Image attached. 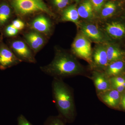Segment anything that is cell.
Here are the masks:
<instances>
[{"mask_svg":"<svg viewBox=\"0 0 125 125\" xmlns=\"http://www.w3.org/2000/svg\"><path fill=\"white\" fill-rule=\"evenodd\" d=\"M40 70L53 78L62 79L84 74V70L75 58L65 52L57 51L54 59L48 64L41 66Z\"/></svg>","mask_w":125,"mask_h":125,"instance_id":"cell-1","label":"cell"},{"mask_svg":"<svg viewBox=\"0 0 125 125\" xmlns=\"http://www.w3.org/2000/svg\"><path fill=\"white\" fill-rule=\"evenodd\" d=\"M52 90L58 115L66 123H73L77 114L72 89L62 79L55 78L52 83Z\"/></svg>","mask_w":125,"mask_h":125,"instance_id":"cell-2","label":"cell"},{"mask_svg":"<svg viewBox=\"0 0 125 125\" xmlns=\"http://www.w3.org/2000/svg\"><path fill=\"white\" fill-rule=\"evenodd\" d=\"M10 2L16 15L20 19L39 12L54 16L44 0H10Z\"/></svg>","mask_w":125,"mask_h":125,"instance_id":"cell-3","label":"cell"},{"mask_svg":"<svg viewBox=\"0 0 125 125\" xmlns=\"http://www.w3.org/2000/svg\"><path fill=\"white\" fill-rule=\"evenodd\" d=\"M7 44L22 62L36 63L35 54L24 40L13 38L7 40Z\"/></svg>","mask_w":125,"mask_h":125,"instance_id":"cell-4","label":"cell"},{"mask_svg":"<svg viewBox=\"0 0 125 125\" xmlns=\"http://www.w3.org/2000/svg\"><path fill=\"white\" fill-rule=\"evenodd\" d=\"M4 38L0 34V69L4 70L22 62L14 54L7 44L4 42Z\"/></svg>","mask_w":125,"mask_h":125,"instance_id":"cell-5","label":"cell"},{"mask_svg":"<svg viewBox=\"0 0 125 125\" xmlns=\"http://www.w3.org/2000/svg\"><path fill=\"white\" fill-rule=\"evenodd\" d=\"M72 50L76 56L92 64L91 44L87 37L79 35L72 44Z\"/></svg>","mask_w":125,"mask_h":125,"instance_id":"cell-6","label":"cell"},{"mask_svg":"<svg viewBox=\"0 0 125 125\" xmlns=\"http://www.w3.org/2000/svg\"><path fill=\"white\" fill-rule=\"evenodd\" d=\"M24 40L36 55L46 43L47 37L42 34L31 30L23 34Z\"/></svg>","mask_w":125,"mask_h":125,"instance_id":"cell-7","label":"cell"},{"mask_svg":"<svg viewBox=\"0 0 125 125\" xmlns=\"http://www.w3.org/2000/svg\"><path fill=\"white\" fill-rule=\"evenodd\" d=\"M32 30L38 32L47 37L51 33L52 28L51 21L48 17L43 15L36 16L29 23Z\"/></svg>","mask_w":125,"mask_h":125,"instance_id":"cell-8","label":"cell"},{"mask_svg":"<svg viewBox=\"0 0 125 125\" xmlns=\"http://www.w3.org/2000/svg\"><path fill=\"white\" fill-rule=\"evenodd\" d=\"M90 78L93 82L97 94L111 89L109 78L104 71L94 70Z\"/></svg>","mask_w":125,"mask_h":125,"instance_id":"cell-9","label":"cell"},{"mask_svg":"<svg viewBox=\"0 0 125 125\" xmlns=\"http://www.w3.org/2000/svg\"><path fill=\"white\" fill-rule=\"evenodd\" d=\"M121 94L115 90L111 89L97 94L100 101L109 107L118 108L120 105Z\"/></svg>","mask_w":125,"mask_h":125,"instance_id":"cell-10","label":"cell"},{"mask_svg":"<svg viewBox=\"0 0 125 125\" xmlns=\"http://www.w3.org/2000/svg\"><path fill=\"white\" fill-rule=\"evenodd\" d=\"M92 63L97 68L104 71L109 65L106 49L103 47H99L94 52L92 55Z\"/></svg>","mask_w":125,"mask_h":125,"instance_id":"cell-11","label":"cell"},{"mask_svg":"<svg viewBox=\"0 0 125 125\" xmlns=\"http://www.w3.org/2000/svg\"><path fill=\"white\" fill-rule=\"evenodd\" d=\"M13 11L10 5L6 2L0 3V34L13 20Z\"/></svg>","mask_w":125,"mask_h":125,"instance_id":"cell-12","label":"cell"},{"mask_svg":"<svg viewBox=\"0 0 125 125\" xmlns=\"http://www.w3.org/2000/svg\"><path fill=\"white\" fill-rule=\"evenodd\" d=\"M81 31L87 38L97 42L102 40L103 36L101 31L94 25L91 24H83L81 27Z\"/></svg>","mask_w":125,"mask_h":125,"instance_id":"cell-13","label":"cell"},{"mask_svg":"<svg viewBox=\"0 0 125 125\" xmlns=\"http://www.w3.org/2000/svg\"><path fill=\"white\" fill-rule=\"evenodd\" d=\"M106 30L110 36L114 38H121L125 35V26L120 23H109L106 26Z\"/></svg>","mask_w":125,"mask_h":125,"instance_id":"cell-14","label":"cell"},{"mask_svg":"<svg viewBox=\"0 0 125 125\" xmlns=\"http://www.w3.org/2000/svg\"><path fill=\"white\" fill-rule=\"evenodd\" d=\"M125 67V63L119 60L109 63L104 72L109 78L118 76L123 71Z\"/></svg>","mask_w":125,"mask_h":125,"instance_id":"cell-15","label":"cell"},{"mask_svg":"<svg viewBox=\"0 0 125 125\" xmlns=\"http://www.w3.org/2000/svg\"><path fill=\"white\" fill-rule=\"evenodd\" d=\"M79 17L76 6L71 5L66 8L62 11L61 19L63 21H70L78 24Z\"/></svg>","mask_w":125,"mask_h":125,"instance_id":"cell-16","label":"cell"},{"mask_svg":"<svg viewBox=\"0 0 125 125\" xmlns=\"http://www.w3.org/2000/svg\"><path fill=\"white\" fill-rule=\"evenodd\" d=\"M94 8L90 0H85L78 9L79 16L81 18L90 19L93 16Z\"/></svg>","mask_w":125,"mask_h":125,"instance_id":"cell-17","label":"cell"},{"mask_svg":"<svg viewBox=\"0 0 125 125\" xmlns=\"http://www.w3.org/2000/svg\"><path fill=\"white\" fill-rule=\"evenodd\" d=\"M106 49L109 64L113 62L120 60L123 55V53L119 49L113 46H108Z\"/></svg>","mask_w":125,"mask_h":125,"instance_id":"cell-18","label":"cell"},{"mask_svg":"<svg viewBox=\"0 0 125 125\" xmlns=\"http://www.w3.org/2000/svg\"><path fill=\"white\" fill-rule=\"evenodd\" d=\"M116 9V6L114 2L108 1L104 5L102 11V16L106 18L111 16Z\"/></svg>","mask_w":125,"mask_h":125,"instance_id":"cell-19","label":"cell"},{"mask_svg":"<svg viewBox=\"0 0 125 125\" xmlns=\"http://www.w3.org/2000/svg\"><path fill=\"white\" fill-rule=\"evenodd\" d=\"M19 30L10 23L4 28L2 31V34L4 38H11L15 37L19 33Z\"/></svg>","mask_w":125,"mask_h":125,"instance_id":"cell-20","label":"cell"},{"mask_svg":"<svg viewBox=\"0 0 125 125\" xmlns=\"http://www.w3.org/2000/svg\"><path fill=\"white\" fill-rule=\"evenodd\" d=\"M66 123L65 120L58 115L51 116L48 117L43 125H66Z\"/></svg>","mask_w":125,"mask_h":125,"instance_id":"cell-21","label":"cell"},{"mask_svg":"<svg viewBox=\"0 0 125 125\" xmlns=\"http://www.w3.org/2000/svg\"><path fill=\"white\" fill-rule=\"evenodd\" d=\"M92 4L94 10L97 12L101 10L104 4L105 0H90Z\"/></svg>","mask_w":125,"mask_h":125,"instance_id":"cell-22","label":"cell"},{"mask_svg":"<svg viewBox=\"0 0 125 125\" xmlns=\"http://www.w3.org/2000/svg\"><path fill=\"white\" fill-rule=\"evenodd\" d=\"M10 23L19 31H21L25 28V24L24 22L20 19L12 20Z\"/></svg>","mask_w":125,"mask_h":125,"instance_id":"cell-23","label":"cell"},{"mask_svg":"<svg viewBox=\"0 0 125 125\" xmlns=\"http://www.w3.org/2000/svg\"><path fill=\"white\" fill-rule=\"evenodd\" d=\"M111 84L122 85L125 83V78L123 76H117L109 78Z\"/></svg>","mask_w":125,"mask_h":125,"instance_id":"cell-24","label":"cell"},{"mask_svg":"<svg viewBox=\"0 0 125 125\" xmlns=\"http://www.w3.org/2000/svg\"><path fill=\"white\" fill-rule=\"evenodd\" d=\"M18 125H33L23 114H21L17 118Z\"/></svg>","mask_w":125,"mask_h":125,"instance_id":"cell-25","label":"cell"},{"mask_svg":"<svg viewBox=\"0 0 125 125\" xmlns=\"http://www.w3.org/2000/svg\"><path fill=\"white\" fill-rule=\"evenodd\" d=\"M111 89L115 90L120 94L123 93L125 90V87L123 85L116 84H111Z\"/></svg>","mask_w":125,"mask_h":125,"instance_id":"cell-26","label":"cell"},{"mask_svg":"<svg viewBox=\"0 0 125 125\" xmlns=\"http://www.w3.org/2000/svg\"><path fill=\"white\" fill-rule=\"evenodd\" d=\"M54 4L59 9H62L65 8L67 4L62 2L61 0H53Z\"/></svg>","mask_w":125,"mask_h":125,"instance_id":"cell-27","label":"cell"},{"mask_svg":"<svg viewBox=\"0 0 125 125\" xmlns=\"http://www.w3.org/2000/svg\"><path fill=\"white\" fill-rule=\"evenodd\" d=\"M120 105L122 108L125 111V93L121 96Z\"/></svg>","mask_w":125,"mask_h":125,"instance_id":"cell-28","label":"cell"},{"mask_svg":"<svg viewBox=\"0 0 125 125\" xmlns=\"http://www.w3.org/2000/svg\"><path fill=\"white\" fill-rule=\"evenodd\" d=\"M62 2L65 4H66L67 5L69 4V0H61Z\"/></svg>","mask_w":125,"mask_h":125,"instance_id":"cell-29","label":"cell"},{"mask_svg":"<svg viewBox=\"0 0 125 125\" xmlns=\"http://www.w3.org/2000/svg\"></svg>","mask_w":125,"mask_h":125,"instance_id":"cell-30","label":"cell"},{"mask_svg":"<svg viewBox=\"0 0 125 125\" xmlns=\"http://www.w3.org/2000/svg\"><path fill=\"white\" fill-rule=\"evenodd\" d=\"M76 0L78 1V0Z\"/></svg>","mask_w":125,"mask_h":125,"instance_id":"cell-31","label":"cell"}]
</instances>
